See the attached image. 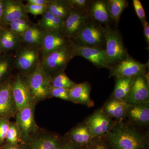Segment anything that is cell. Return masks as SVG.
<instances>
[{"label":"cell","mask_w":149,"mask_h":149,"mask_svg":"<svg viewBox=\"0 0 149 149\" xmlns=\"http://www.w3.org/2000/svg\"><path fill=\"white\" fill-rule=\"evenodd\" d=\"M95 138L84 122L72 128L67 135V141L82 148H86Z\"/></svg>","instance_id":"cell-18"},{"label":"cell","mask_w":149,"mask_h":149,"mask_svg":"<svg viewBox=\"0 0 149 149\" xmlns=\"http://www.w3.org/2000/svg\"><path fill=\"white\" fill-rule=\"evenodd\" d=\"M1 22L0 21V30H1V29H3V28L2 26V25H1Z\"/></svg>","instance_id":"cell-44"},{"label":"cell","mask_w":149,"mask_h":149,"mask_svg":"<svg viewBox=\"0 0 149 149\" xmlns=\"http://www.w3.org/2000/svg\"><path fill=\"white\" fill-rule=\"evenodd\" d=\"M133 3L136 15L141 21L142 25L147 21L146 16L142 3L139 0H133Z\"/></svg>","instance_id":"cell-35"},{"label":"cell","mask_w":149,"mask_h":149,"mask_svg":"<svg viewBox=\"0 0 149 149\" xmlns=\"http://www.w3.org/2000/svg\"><path fill=\"white\" fill-rule=\"evenodd\" d=\"M58 149H86V148L78 146L67 141L63 143H60Z\"/></svg>","instance_id":"cell-39"},{"label":"cell","mask_w":149,"mask_h":149,"mask_svg":"<svg viewBox=\"0 0 149 149\" xmlns=\"http://www.w3.org/2000/svg\"><path fill=\"white\" fill-rule=\"evenodd\" d=\"M128 6L126 0H108L107 1V7L110 19L117 26L123 12Z\"/></svg>","instance_id":"cell-25"},{"label":"cell","mask_w":149,"mask_h":149,"mask_svg":"<svg viewBox=\"0 0 149 149\" xmlns=\"http://www.w3.org/2000/svg\"><path fill=\"white\" fill-rule=\"evenodd\" d=\"M104 138L111 149H149L148 134L123 121L114 123Z\"/></svg>","instance_id":"cell-1"},{"label":"cell","mask_w":149,"mask_h":149,"mask_svg":"<svg viewBox=\"0 0 149 149\" xmlns=\"http://www.w3.org/2000/svg\"><path fill=\"white\" fill-rule=\"evenodd\" d=\"M24 7L27 13L31 14L34 16L42 15L47 11V5H37L27 3L24 5Z\"/></svg>","instance_id":"cell-32"},{"label":"cell","mask_w":149,"mask_h":149,"mask_svg":"<svg viewBox=\"0 0 149 149\" xmlns=\"http://www.w3.org/2000/svg\"><path fill=\"white\" fill-rule=\"evenodd\" d=\"M71 42L70 39L65 37L61 32L44 30L42 46L40 48L42 58L52 52L69 45Z\"/></svg>","instance_id":"cell-12"},{"label":"cell","mask_w":149,"mask_h":149,"mask_svg":"<svg viewBox=\"0 0 149 149\" xmlns=\"http://www.w3.org/2000/svg\"><path fill=\"white\" fill-rule=\"evenodd\" d=\"M105 29V52L109 67L125 59L128 55L122 36L116 29L109 25L104 26Z\"/></svg>","instance_id":"cell-5"},{"label":"cell","mask_w":149,"mask_h":149,"mask_svg":"<svg viewBox=\"0 0 149 149\" xmlns=\"http://www.w3.org/2000/svg\"><path fill=\"white\" fill-rule=\"evenodd\" d=\"M34 104H29L18 111L16 117V124L20 136L22 139H28L31 133L36 129L34 120Z\"/></svg>","instance_id":"cell-13"},{"label":"cell","mask_w":149,"mask_h":149,"mask_svg":"<svg viewBox=\"0 0 149 149\" xmlns=\"http://www.w3.org/2000/svg\"><path fill=\"white\" fill-rule=\"evenodd\" d=\"M134 77H118L115 78V85L111 98L125 101L130 93Z\"/></svg>","instance_id":"cell-23"},{"label":"cell","mask_w":149,"mask_h":149,"mask_svg":"<svg viewBox=\"0 0 149 149\" xmlns=\"http://www.w3.org/2000/svg\"><path fill=\"white\" fill-rule=\"evenodd\" d=\"M44 30L37 25L32 24L22 35H20L22 42L27 45L41 48Z\"/></svg>","instance_id":"cell-24"},{"label":"cell","mask_w":149,"mask_h":149,"mask_svg":"<svg viewBox=\"0 0 149 149\" xmlns=\"http://www.w3.org/2000/svg\"><path fill=\"white\" fill-rule=\"evenodd\" d=\"M19 136L20 133L16 124L10 125L6 138L8 142L14 146L18 142Z\"/></svg>","instance_id":"cell-34"},{"label":"cell","mask_w":149,"mask_h":149,"mask_svg":"<svg viewBox=\"0 0 149 149\" xmlns=\"http://www.w3.org/2000/svg\"><path fill=\"white\" fill-rule=\"evenodd\" d=\"M25 1L28 3L33 4L37 5L46 6L49 3L50 0H27Z\"/></svg>","instance_id":"cell-41"},{"label":"cell","mask_w":149,"mask_h":149,"mask_svg":"<svg viewBox=\"0 0 149 149\" xmlns=\"http://www.w3.org/2000/svg\"><path fill=\"white\" fill-rule=\"evenodd\" d=\"M54 17V15L52 14L47 10L42 15V18L38 21L37 24V26H39L43 30H44L48 24L53 20Z\"/></svg>","instance_id":"cell-37"},{"label":"cell","mask_w":149,"mask_h":149,"mask_svg":"<svg viewBox=\"0 0 149 149\" xmlns=\"http://www.w3.org/2000/svg\"><path fill=\"white\" fill-rule=\"evenodd\" d=\"M22 42L19 35L8 29H3L0 30V50L4 52L17 49Z\"/></svg>","instance_id":"cell-22"},{"label":"cell","mask_w":149,"mask_h":149,"mask_svg":"<svg viewBox=\"0 0 149 149\" xmlns=\"http://www.w3.org/2000/svg\"><path fill=\"white\" fill-rule=\"evenodd\" d=\"M143 27L144 35L145 36V40L146 42L148 48L149 46V23L147 21L143 25Z\"/></svg>","instance_id":"cell-40"},{"label":"cell","mask_w":149,"mask_h":149,"mask_svg":"<svg viewBox=\"0 0 149 149\" xmlns=\"http://www.w3.org/2000/svg\"><path fill=\"white\" fill-rule=\"evenodd\" d=\"M63 21L64 19L55 16L53 20L44 30H53L61 32Z\"/></svg>","instance_id":"cell-36"},{"label":"cell","mask_w":149,"mask_h":149,"mask_svg":"<svg viewBox=\"0 0 149 149\" xmlns=\"http://www.w3.org/2000/svg\"><path fill=\"white\" fill-rule=\"evenodd\" d=\"M75 56L72 42L48 54L41 59L43 70L51 76L64 72L70 62Z\"/></svg>","instance_id":"cell-4"},{"label":"cell","mask_w":149,"mask_h":149,"mask_svg":"<svg viewBox=\"0 0 149 149\" xmlns=\"http://www.w3.org/2000/svg\"><path fill=\"white\" fill-rule=\"evenodd\" d=\"M72 10L66 0H50L47 5V10L54 16L63 19L68 16Z\"/></svg>","instance_id":"cell-26"},{"label":"cell","mask_w":149,"mask_h":149,"mask_svg":"<svg viewBox=\"0 0 149 149\" xmlns=\"http://www.w3.org/2000/svg\"><path fill=\"white\" fill-rule=\"evenodd\" d=\"M6 149H19L17 148H16L14 146H8L6 148Z\"/></svg>","instance_id":"cell-43"},{"label":"cell","mask_w":149,"mask_h":149,"mask_svg":"<svg viewBox=\"0 0 149 149\" xmlns=\"http://www.w3.org/2000/svg\"><path fill=\"white\" fill-rule=\"evenodd\" d=\"M84 122L95 138L105 137L114 124L102 109L94 112Z\"/></svg>","instance_id":"cell-8"},{"label":"cell","mask_w":149,"mask_h":149,"mask_svg":"<svg viewBox=\"0 0 149 149\" xmlns=\"http://www.w3.org/2000/svg\"><path fill=\"white\" fill-rule=\"evenodd\" d=\"M13 80H8L0 87V116H5L11 114L16 109L12 93Z\"/></svg>","instance_id":"cell-21"},{"label":"cell","mask_w":149,"mask_h":149,"mask_svg":"<svg viewBox=\"0 0 149 149\" xmlns=\"http://www.w3.org/2000/svg\"><path fill=\"white\" fill-rule=\"evenodd\" d=\"M3 1L0 0V21L2 22L3 15Z\"/></svg>","instance_id":"cell-42"},{"label":"cell","mask_w":149,"mask_h":149,"mask_svg":"<svg viewBox=\"0 0 149 149\" xmlns=\"http://www.w3.org/2000/svg\"><path fill=\"white\" fill-rule=\"evenodd\" d=\"M125 102L130 104L149 102V72L134 77Z\"/></svg>","instance_id":"cell-9"},{"label":"cell","mask_w":149,"mask_h":149,"mask_svg":"<svg viewBox=\"0 0 149 149\" xmlns=\"http://www.w3.org/2000/svg\"><path fill=\"white\" fill-rule=\"evenodd\" d=\"M129 104L124 101L110 98L102 109L111 118H115L117 121H123L127 116Z\"/></svg>","instance_id":"cell-20"},{"label":"cell","mask_w":149,"mask_h":149,"mask_svg":"<svg viewBox=\"0 0 149 149\" xmlns=\"http://www.w3.org/2000/svg\"><path fill=\"white\" fill-rule=\"evenodd\" d=\"M88 15L91 19L105 26L109 25L110 19L107 7V1H90Z\"/></svg>","instance_id":"cell-19"},{"label":"cell","mask_w":149,"mask_h":149,"mask_svg":"<svg viewBox=\"0 0 149 149\" xmlns=\"http://www.w3.org/2000/svg\"><path fill=\"white\" fill-rule=\"evenodd\" d=\"M126 117L134 126H148L149 123V102L129 104Z\"/></svg>","instance_id":"cell-16"},{"label":"cell","mask_w":149,"mask_h":149,"mask_svg":"<svg viewBox=\"0 0 149 149\" xmlns=\"http://www.w3.org/2000/svg\"><path fill=\"white\" fill-rule=\"evenodd\" d=\"M91 87L88 82L76 84L69 90L70 101L80 104L88 107L94 106L95 103L91 97Z\"/></svg>","instance_id":"cell-17"},{"label":"cell","mask_w":149,"mask_h":149,"mask_svg":"<svg viewBox=\"0 0 149 149\" xmlns=\"http://www.w3.org/2000/svg\"><path fill=\"white\" fill-rule=\"evenodd\" d=\"M60 142L54 136H47L33 140L29 144V149H58Z\"/></svg>","instance_id":"cell-27"},{"label":"cell","mask_w":149,"mask_h":149,"mask_svg":"<svg viewBox=\"0 0 149 149\" xmlns=\"http://www.w3.org/2000/svg\"><path fill=\"white\" fill-rule=\"evenodd\" d=\"M12 93L17 111L32 103L30 91L23 76L17 72L12 85Z\"/></svg>","instance_id":"cell-11"},{"label":"cell","mask_w":149,"mask_h":149,"mask_svg":"<svg viewBox=\"0 0 149 149\" xmlns=\"http://www.w3.org/2000/svg\"><path fill=\"white\" fill-rule=\"evenodd\" d=\"M69 90L64 88H55L52 85L50 91V96L57 98L70 101Z\"/></svg>","instance_id":"cell-33"},{"label":"cell","mask_w":149,"mask_h":149,"mask_svg":"<svg viewBox=\"0 0 149 149\" xmlns=\"http://www.w3.org/2000/svg\"><path fill=\"white\" fill-rule=\"evenodd\" d=\"M10 125L7 120H3L0 121V142H2L6 138Z\"/></svg>","instance_id":"cell-38"},{"label":"cell","mask_w":149,"mask_h":149,"mask_svg":"<svg viewBox=\"0 0 149 149\" xmlns=\"http://www.w3.org/2000/svg\"><path fill=\"white\" fill-rule=\"evenodd\" d=\"M14 55L6 53L0 56V81L13 68Z\"/></svg>","instance_id":"cell-29"},{"label":"cell","mask_w":149,"mask_h":149,"mask_svg":"<svg viewBox=\"0 0 149 149\" xmlns=\"http://www.w3.org/2000/svg\"><path fill=\"white\" fill-rule=\"evenodd\" d=\"M89 18L88 13L72 9L64 19L62 33L65 37L71 39L78 33Z\"/></svg>","instance_id":"cell-14"},{"label":"cell","mask_w":149,"mask_h":149,"mask_svg":"<svg viewBox=\"0 0 149 149\" xmlns=\"http://www.w3.org/2000/svg\"><path fill=\"white\" fill-rule=\"evenodd\" d=\"M72 49L75 56L82 57L98 68L109 69L104 49L83 47L76 45L73 42Z\"/></svg>","instance_id":"cell-10"},{"label":"cell","mask_w":149,"mask_h":149,"mask_svg":"<svg viewBox=\"0 0 149 149\" xmlns=\"http://www.w3.org/2000/svg\"><path fill=\"white\" fill-rule=\"evenodd\" d=\"M86 149H111L104 137L95 138L86 147Z\"/></svg>","instance_id":"cell-31"},{"label":"cell","mask_w":149,"mask_h":149,"mask_svg":"<svg viewBox=\"0 0 149 149\" xmlns=\"http://www.w3.org/2000/svg\"><path fill=\"white\" fill-rule=\"evenodd\" d=\"M40 48L22 42L14 54L13 68L24 77L34 72L41 65Z\"/></svg>","instance_id":"cell-2"},{"label":"cell","mask_w":149,"mask_h":149,"mask_svg":"<svg viewBox=\"0 0 149 149\" xmlns=\"http://www.w3.org/2000/svg\"><path fill=\"white\" fill-rule=\"evenodd\" d=\"M51 77L52 85L55 88L70 90L76 84L68 77L65 72L58 73Z\"/></svg>","instance_id":"cell-28"},{"label":"cell","mask_w":149,"mask_h":149,"mask_svg":"<svg viewBox=\"0 0 149 149\" xmlns=\"http://www.w3.org/2000/svg\"><path fill=\"white\" fill-rule=\"evenodd\" d=\"M3 5L2 22L4 24L9 25L17 19L28 17L22 1L5 0L3 1Z\"/></svg>","instance_id":"cell-15"},{"label":"cell","mask_w":149,"mask_h":149,"mask_svg":"<svg viewBox=\"0 0 149 149\" xmlns=\"http://www.w3.org/2000/svg\"><path fill=\"white\" fill-rule=\"evenodd\" d=\"M70 40L78 45L104 49L105 29L102 24L90 18Z\"/></svg>","instance_id":"cell-3"},{"label":"cell","mask_w":149,"mask_h":149,"mask_svg":"<svg viewBox=\"0 0 149 149\" xmlns=\"http://www.w3.org/2000/svg\"><path fill=\"white\" fill-rule=\"evenodd\" d=\"M24 77L32 101H38L50 96L52 77L43 70L41 65L34 72Z\"/></svg>","instance_id":"cell-6"},{"label":"cell","mask_w":149,"mask_h":149,"mask_svg":"<svg viewBox=\"0 0 149 149\" xmlns=\"http://www.w3.org/2000/svg\"><path fill=\"white\" fill-rule=\"evenodd\" d=\"M149 63H143L128 55L122 61L109 67V77H135L148 72Z\"/></svg>","instance_id":"cell-7"},{"label":"cell","mask_w":149,"mask_h":149,"mask_svg":"<svg viewBox=\"0 0 149 149\" xmlns=\"http://www.w3.org/2000/svg\"><path fill=\"white\" fill-rule=\"evenodd\" d=\"M89 0H66V2L72 9L86 13L88 14Z\"/></svg>","instance_id":"cell-30"}]
</instances>
